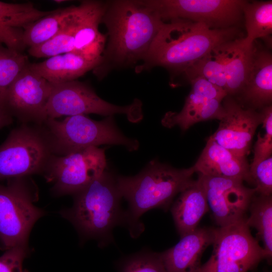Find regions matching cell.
<instances>
[{"mask_svg":"<svg viewBox=\"0 0 272 272\" xmlns=\"http://www.w3.org/2000/svg\"><path fill=\"white\" fill-rule=\"evenodd\" d=\"M259 114L261 124L264 132L261 135L259 132L254 148V156L250 167L271 156L272 153V105H268L261 109Z\"/></svg>","mask_w":272,"mask_h":272,"instance_id":"obj_31","label":"cell"},{"mask_svg":"<svg viewBox=\"0 0 272 272\" xmlns=\"http://www.w3.org/2000/svg\"><path fill=\"white\" fill-rule=\"evenodd\" d=\"M243 36L239 27L214 29L184 19L164 22L135 71L140 73L162 67L173 80L214 48Z\"/></svg>","mask_w":272,"mask_h":272,"instance_id":"obj_2","label":"cell"},{"mask_svg":"<svg viewBox=\"0 0 272 272\" xmlns=\"http://www.w3.org/2000/svg\"><path fill=\"white\" fill-rule=\"evenodd\" d=\"M75 6L52 10L50 14L29 24L24 28L23 41L33 47L50 39L59 32L72 17Z\"/></svg>","mask_w":272,"mask_h":272,"instance_id":"obj_26","label":"cell"},{"mask_svg":"<svg viewBox=\"0 0 272 272\" xmlns=\"http://www.w3.org/2000/svg\"><path fill=\"white\" fill-rule=\"evenodd\" d=\"M192 168L198 174L238 179L252 184L246 157L234 154L210 138Z\"/></svg>","mask_w":272,"mask_h":272,"instance_id":"obj_18","label":"cell"},{"mask_svg":"<svg viewBox=\"0 0 272 272\" xmlns=\"http://www.w3.org/2000/svg\"><path fill=\"white\" fill-rule=\"evenodd\" d=\"M107 2L83 1L76 6L74 52L91 60H101L106 35L99 29Z\"/></svg>","mask_w":272,"mask_h":272,"instance_id":"obj_16","label":"cell"},{"mask_svg":"<svg viewBox=\"0 0 272 272\" xmlns=\"http://www.w3.org/2000/svg\"><path fill=\"white\" fill-rule=\"evenodd\" d=\"M254 50V41L248 43L244 37L233 41L225 66L228 95H238L243 89L251 68Z\"/></svg>","mask_w":272,"mask_h":272,"instance_id":"obj_23","label":"cell"},{"mask_svg":"<svg viewBox=\"0 0 272 272\" xmlns=\"http://www.w3.org/2000/svg\"><path fill=\"white\" fill-rule=\"evenodd\" d=\"M142 104L139 99L125 106H118L100 98L86 83L77 80L53 84L46 106L47 118L94 113L103 116L124 114L132 122L143 118Z\"/></svg>","mask_w":272,"mask_h":272,"instance_id":"obj_9","label":"cell"},{"mask_svg":"<svg viewBox=\"0 0 272 272\" xmlns=\"http://www.w3.org/2000/svg\"><path fill=\"white\" fill-rule=\"evenodd\" d=\"M216 228H196L180 237L174 246L160 253L168 272H196L200 267L201 256L212 244Z\"/></svg>","mask_w":272,"mask_h":272,"instance_id":"obj_17","label":"cell"},{"mask_svg":"<svg viewBox=\"0 0 272 272\" xmlns=\"http://www.w3.org/2000/svg\"><path fill=\"white\" fill-rule=\"evenodd\" d=\"M246 218L216 228L212 254L196 272H248L265 259V251L252 236Z\"/></svg>","mask_w":272,"mask_h":272,"instance_id":"obj_8","label":"cell"},{"mask_svg":"<svg viewBox=\"0 0 272 272\" xmlns=\"http://www.w3.org/2000/svg\"><path fill=\"white\" fill-rule=\"evenodd\" d=\"M29 64L22 52L0 44V105H3L6 94L19 74Z\"/></svg>","mask_w":272,"mask_h":272,"instance_id":"obj_29","label":"cell"},{"mask_svg":"<svg viewBox=\"0 0 272 272\" xmlns=\"http://www.w3.org/2000/svg\"><path fill=\"white\" fill-rule=\"evenodd\" d=\"M119 272H168L160 253L143 249L125 257L119 263Z\"/></svg>","mask_w":272,"mask_h":272,"instance_id":"obj_30","label":"cell"},{"mask_svg":"<svg viewBox=\"0 0 272 272\" xmlns=\"http://www.w3.org/2000/svg\"><path fill=\"white\" fill-rule=\"evenodd\" d=\"M234 40L214 48L194 62L183 74L185 78L189 81L196 77L204 78L226 92L225 63Z\"/></svg>","mask_w":272,"mask_h":272,"instance_id":"obj_25","label":"cell"},{"mask_svg":"<svg viewBox=\"0 0 272 272\" xmlns=\"http://www.w3.org/2000/svg\"><path fill=\"white\" fill-rule=\"evenodd\" d=\"M51 12L37 9L30 2L14 4L0 1V44L22 52L26 47L24 28Z\"/></svg>","mask_w":272,"mask_h":272,"instance_id":"obj_20","label":"cell"},{"mask_svg":"<svg viewBox=\"0 0 272 272\" xmlns=\"http://www.w3.org/2000/svg\"><path fill=\"white\" fill-rule=\"evenodd\" d=\"M13 121V116L4 106L0 105V130L10 125Z\"/></svg>","mask_w":272,"mask_h":272,"instance_id":"obj_34","label":"cell"},{"mask_svg":"<svg viewBox=\"0 0 272 272\" xmlns=\"http://www.w3.org/2000/svg\"><path fill=\"white\" fill-rule=\"evenodd\" d=\"M249 209L250 214L246 218V223L249 227L257 230L256 239L262 241L265 259L270 264L272 256L271 195L254 196Z\"/></svg>","mask_w":272,"mask_h":272,"instance_id":"obj_27","label":"cell"},{"mask_svg":"<svg viewBox=\"0 0 272 272\" xmlns=\"http://www.w3.org/2000/svg\"><path fill=\"white\" fill-rule=\"evenodd\" d=\"M222 102L224 114L210 138L234 154L246 157L255 131L261 124L259 112L245 108L230 95Z\"/></svg>","mask_w":272,"mask_h":272,"instance_id":"obj_15","label":"cell"},{"mask_svg":"<svg viewBox=\"0 0 272 272\" xmlns=\"http://www.w3.org/2000/svg\"><path fill=\"white\" fill-rule=\"evenodd\" d=\"M116 176L105 170L84 189L73 195L70 208L62 210L61 216L75 227L83 240H96L100 247L113 241L112 231L124 225L125 211Z\"/></svg>","mask_w":272,"mask_h":272,"instance_id":"obj_4","label":"cell"},{"mask_svg":"<svg viewBox=\"0 0 272 272\" xmlns=\"http://www.w3.org/2000/svg\"><path fill=\"white\" fill-rule=\"evenodd\" d=\"M194 173L192 167L177 169L153 160L134 176H116L122 198L128 202L124 226L132 238L138 237L144 230L141 217L156 208L168 210L175 196L194 180Z\"/></svg>","mask_w":272,"mask_h":272,"instance_id":"obj_3","label":"cell"},{"mask_svg":"<svg viewBox=\"0 0 272 272\" xmlns=\"http://www.w3.org/2000/svg\"><path fill=\"white\" fill-rule=\"evenodd\" d=\"M43 124L48 133L53 153L57 156L102 145H121L129 151L139 147L137 140L120 131L113 116L99 121L85 115L67 116L63 120L47 118Z\"/></svg>","mask_w":272,"mask_h":272,"instance_id":"obj_5","label":"cell"},{"mask_svg":"<svg viewBox=\"0 0 272 272\" xmlns=\"http://www.w3.org/2000/svg\"><path fill=\"white\" fill-rule=\"evenodd\" d=\"M29 253V247L16 246L5 250L0 256V272H26L23 263Z\"/></svg>","mask_w":272,"mask_h":272,"instance_id":"obj_33","label":"cell"},{"mask_svg":"<svg viewBox=\"0 0 272 272\" xmlns=\"http://www.w3.org/2000/svg\"><path fill=\"white\" fill-rule=\"evenodd\" d=\"M53 155L43 124L21 123L0 145V182L33 175L43 176Z\"/></svg>","mask_w":272,"mask_h":272,"instance_id":"obj_6","label":"cell"},{"mask_svg":"<svg viewBox=\"0 0 272 272\" xmlns=\"http://www.w3.org/2000/svg\"><path fill=\"white\" fill-rule=\"evenodd\" d=\"M38 190L30 177L0 182V243L5 250L28 247L31 231L45 212L36 207Z\"/></svg>","mask_w":272,"mask_h":272,"instance_id":"obj_7","label":"cell"},{"mask_svg":"<svg viewBox=\"0 0 272 272\" xmlns=\"http://www.w3.org/2000/svg\"><path fill=\"white\" fill-rule=\"evenodd\" d=\"M250 174L256 192L269 196L272 192V157L250 167Z\"/></svg>","mask_w":272,"mask_h":272,"instance_id":"obj_32","label":"cell"},{"mask_svg":"<svg viewBox=\"0 0 272 272\" xmlns=\"http://www.w3.org/2000/svg\"><path fill=\"white\" fill-rule=\"evenodd\" d=\"M209 211L203 187L197 178L182 190L172 204L171 214L180 237L197 228Z\"/></svg>","mask_w":272,"mask_h":272,"instance_id":"obj_21","label":"cell"},{"mask_svg":"<svg viewBox=\"0 0 272 272\" xmlns=\"http://www.w3.org/2000/svg\"><path fill=\"white\" fill-rule=\"evenodd\" d=\"M106 168L105 149L92 147L63 156L53 155L43 176L52 184L55 196L74 195L99 176Z\"/></svg>","mask_w":272,"mask_h":272,"instance_id":"obj_11","label":"cell"},{"mask_svg":"<svg viewBox=\"0 0 272 272\" xmlns=\"http://www.w3.org/2000/svg\"><path fill=\"white\" fill-rule=\"evenodd\" d=\"M198 174L209 210L219 227L238 222L246 218L256 192L238 179Z\"/></svg>","mask_w":272,"mask_h":272,"instance_id":"obj_13","label":"cell"},{"mask_svg":"<svg viewBox=\"0 0 272 272\" xmlns=\"http://www.w3.org/2000/svg\"><path fill=\"white\" fill-rule=\"evenodd\" d=\"M239 100L255 110L271 105L272 55L269 50L255 45L252 64Z\"/></svg>","mask_w":272,"mask_h":272,"instance_id":"obj_19","label":"cell"},{"mask_svg":"<svg viewBox=\"0 0 272 272\" xmlns=\"http://www.w3.org/2000/svg\"><path fill=\"white\" fill-rule=\"evenodd\" d=\"M101 60L91 61L74 52L29 63V68L53 84L76 80L97 66Z\"/></svg>","mask_w":272,"mask_h":272,"instance_id":"obj_22","label":"cell"},{"mask_svg":"<svg viewBox=\"0 0 272 272\" xmlns=\"http://www.w3.org/2000/svg\"><path fill=\"white\" fill-rule=\"evenodd\" d=\"M163 22L184 19L214 29L240 27L245 0H142Z\"/></svg>","mask_w":272,"mask_h":272,"instance_id":"obj_10","label":"cell"},{"mask_svg":"<svg viewBox=\"0 0 272 272\" xmlns=\"http://www.w3.org/2000/svg\"><path fill=\"white\" fill-rule=\"evenodd\" d=\"M242 13L247 34L245 40L252 43L258 38L262 39L271 48L272 1H246Z\"/></svg>","mask_w":272,"mask_h":272,"instance_id":"obj_24","label":"cell"},{"mask_svg":"<svg viewBox=\"0 0 272 272\" xmlns=\"http://www.w3.org/2000/svg\"><path fill=\"white\" fill-rule=\"evenodd\" d=\"M164 22L142 0L107 1L101 23L108 42L94 75L100 80L112 71L141 63Z\"/></svg>","mask_w":272,"mask_h":272,"instance_id":"obj_1","label":"cell"},{"mask_svg":"<svg viewBox=\"0 0 272 272\" xmlns=\"http://www.w3.org/2000/svg\"><path fill=\"white\" fill-rule=\"evenodd\" d=\"M29 64L9 89L3 105L22 123L42 124L47 118L46 106L53 84L31 70Z\"/></svg>","mask_w":272,"mask_h":272,"instance_id":"obj_12","label":"cell"},{"mask_svg":"<svg viewBox=\"0 0 272 272\" xmlns=\"http://www.w3.org/2000/svg\"><path fill=\"white\" fill-rule=\"evenodd\" d=\"M75 6L74 13L66 25L56 35L36 46L29 47L30 55L37 58L50 57L74 52L76 31Z\"/></svg>","mask_w":272,"mask_h":272,"instance_id":"obj_28","label":"cell"},{"mask_svg":"<svg viewBox=\"0 0 272 272\" xmlns=\"http://www.w3.org/2000/svg\"><path fill=\"white\" fill-rule=\"evenodd\" d=\"M189 82L191 90L182 109L179 112H167L161 121L164 126H178L185 131L197 122L214 119L220 120L223 116L222 101L227 95L226 92L201 77Z\"/></svg>","mask_w":272,"mask_h":272,"instance_id":"obj_14","label":"cell"}]
</instances>
